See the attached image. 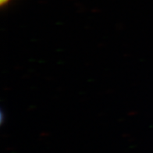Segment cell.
<instances>
[{"mask_svg": "<svg viewBox=\"0 0 153 153\" xmlns=\"http://www.w3.org/2000/svg\"><path fill=\"white\" fill-rule=\"evenodd\" d=\"M10 1H11V0H0V4H1V6L3 7L4 6L8 4Z\"/></svg>", "mask_w": 153, "mask_h": 153, "instance_id": "cell-1", "label": "cell"}]
</instances>
